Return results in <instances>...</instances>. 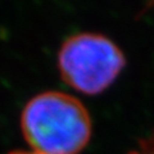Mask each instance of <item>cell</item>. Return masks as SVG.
<instances>
[{
	"instance_id": "obj_3",
	"label": "cell",
	"mask_w": 154,
	"mask_h": 154,
	"mask_svg": "<svg viewBox=\"0 0 154 154\" xmlns=\"http://www.w3.org/2000/svg\"><path fill=\"white\" fill-rule=\"evenodd\" d=\"M128 154H154V134L141 140Z\"/></svg>"
},
{
	"instance_id": "obj_2",
	"label": "cell",
	"mask_w": 154,
	"mask_h": 154,
	"mask_svg": "<svg viewBox=\"0 0 154 154\" xmlns=\"http://www.w3.org/2000/svg\"><path fill=\"white\" fill-rule=\"evenodd\" d=\"M58 66L71 88L99 94L117 79L125 66L121 49L100 33L82 32L68 37L58 55Z\"/></svg>"
},
{
	"instance_id": "obj_4",
	"label": "cell",
	"mask_w": 154,
	"mask_h": 154,
	"mask_svg": "<svg viewBox=\"0 0 154 154\" xmlns=\"http://www.w3.org/2000/svg\"><path fill=\"white\" fill-rule=\"evenodd\" d=\"M9 154H40V153H36V152H25V150H19V152H13V153H9Z\"/></svg>"
},
{
	"instance_id": "obj_1",
	"label": "cell",
	"mask_w": 154,
	"mask_h": 154,
	"mask_svg": "<svg viewBox=\"0 0 154 154\" xmlns=\"http://www.w3.org/2000/svg\"><path fill=\"white\" fill-rule=\"evenodd\" d=\"M21 128L32 152L79 154L90 140L91 119L77 98L46 91L33 96L23 108Z\"/></svg>"
}]
</instances>
